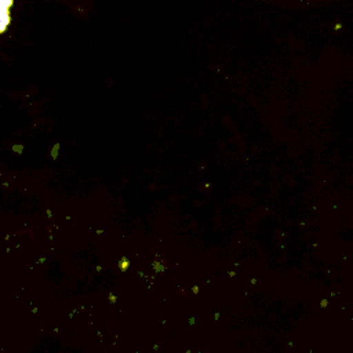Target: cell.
Masks as SVG:
<instances>
[{"mask_svg":"<svg viewBox=\"0 0 353 353\" xmlns=\"http://www.w3.org/2000/svg\"><path fill=\"white\" fill-rule=\"evenodd\" d=\"M14 4V0H0V34L8 28L10 25V10Z\"/></svg>","mask_w":353,"mask_h":353,"instance_id":"cell-1","label":"cell"},{"mask_svg":"<svg viewBox=\"0 0 353 353\" xmlns=\"http://www.w3.org/2000/svg\"><path fill=\"white\" fill-rule=\"evenodd\" d=\"M21 149H22V148H21V146H18V148H17V146H15V148H14V150H18V152H21Z\"/></svg>","mask_w":353,"mask_h":353,"instance_id":"cell-2","label":"cell"}]
</instances>
